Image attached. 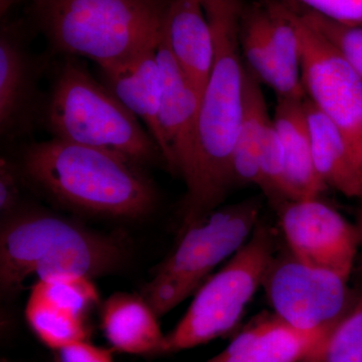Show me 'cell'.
Returning <instances> with one entry per match:
<instances>
[{
  "mask_svg": "<svg viewBox=\"0 0 362 362\" xmlns=\"http://www.w3.org/2000/svg\"><path fill=\"white\" fill-rule=\"evenodd\" d=\"M214 40V61L197 127L194 166L185 181L180 233L220 207L235 185L233 156L243 111L240 51L244 0H202Z\"/></svg>",
  "mask_w": 362,
  "mask_h": 362,
  "instance_id": "6da1fadb",
  "label": "cell"
},
{
  "mask_svg": "<svg viewBox=\"0 0 362 362\" xmlns=\"http://www.w3.org/2000/svg\"><path fill=\"white\" fill-rule=\"evenodd\" d=\"M23 168L52 199L85 213L139 218L156 206L140 166L105 150L52 137L25 149Z\"/></svg>",
  "mask_w": 362,
  "mask_h": 362,
  "instance_id": "7a4b0ae2",
  "label": "cell"
},
{
  "mask_svg": "<svg viewBox=\"0 0 362 362\" xmlns=\"http://www.w3.org/2000/svg\"><path fill=\"white\" fill-rule=\"evenodd\" d=\"M124 258L125 249L116 238L54 214H13L0 233V287L11 294L33 276L92 279L115 271Z\"/></svg>",
  "mask_w": 362,
  "mask_h": 362,
  "instance_id": "3957f363",
  "label": "cell"
},
{
  "mask_svg": "<svg viewBox=\"0 0 362 362\" xmlns=\"http://www.w3.org/2000/svg\"><path fill=\"white\" fill-rule=\"evenodd\" d=\"M168 2L33 0V13L52 51L102 68L157 44Z\"/></svg>",
  "mask_w": 362,
  "mask_h": 362,
  "instance_id": "277c9868",
  "label": "cell"
},
{
  "mask_svg": "<svg viewBox=\"0 0 362 362\" xmlns=\"http://www.w3.org/2000/svg\"><path fill=\"white\" fill-rule=\"evenodd\" d=\"M52 137L105 150L137 165L163 160L139 119L76 58H66L42 112Z\"/></svg>",
  "mask_w": 362,
  "mask_h": 362,
  "instance_id": "5b68a950",
  "label": "cell"
},
{
  "mask_svg": "<svg viewBox=\"0 0 362 362\" xmlns=\"http://www.w3.org/2000/svg\"><path fill=\"white\" fill-rule=\"evenodd\" d=\"M258 197L218 207L182 233L141 296L158 317L175 309L204 284L216 266L246 244L259 221Z\"/></svg>",
  "mask_w": 362,
  "mask_h": 362,
  "instance_id": "8992f818",
  "label": "cell"
},
{
  "mask_svg": "<svg viewBox=\"0 0 362 362\" xmlns=\"http://www.w3.org/2000/svg\"><path fill=\"white\" fill-rule=\"evenodd\" d=\"M275 254L274 233L259 221L246 244L195 292L185 315L165 335L163 352L194 349L233 330L263 285Z\"/></svg>",
  "mask_w": 362,
  "mask_h": 362,
  "instance_id": "52a82bcc",
  "label": "cell"
},
{
  "mask_svg": "<svg viewBox=\"0 0 362 362\" xmlns=\"http://www.w3.org/2000/svg\"><path fill=\"white\" fill-rule=\"evenodd\" d=\"M284 1L299 40L306 98L342 133L362 170V80L296 7Z\"/></svg>",
  "mask_w": 362,
  "mask_h": 362,
  "instance_id": "ba28073f",
  "label": "cell"
},
{
  "mask_svg": "<svg viewBox=\"0 0 362 362\" xmlns=\"http://www.w3.org/2000/svg\"><path fill=\"white\" fill-rule=\"evenodd\" d=\"M349 279L309 265L291 252L275 254L262 287L274 315L300 330L331 328L354 302Z\"/></svg>",
  "mask_w": 362,
  "mask_h": 362,
  "instance_id": "9c48e42d",
  "label": "cell"
},
{
  "mask_svg": "<svg viewBox=\"0 0 362 362\" xmlns=\"http://www.w3.org/2000/svg\"><path fill=\"white\" fill-rule=\"evenodd\" d=\"M279 220L296 258L350 278L361 235L337 209L319 199L286 202L279 206Z\"/></svg>",
  "mask_w": 362,
  "mask_h": 362,
  "instance_id": "30bf717a",
  "label": "cell"
},
{
  "mask_svg": "<svg viewBox=\"0 0 362 362\" xmlns=\"http://www.w3.org/2000/svg\"><path fill=\"white\" fill-rule=\"evenodd\" d=\"M98 302L90 278L66 274L40 279L30 290L26 320L47 346L59 350L87 340L86 315Z\"/></svg>",
  "mask_w": 362,
  "mask_h": 362,
  "instance_id": "8fae6325",
  "label": "cell"
},
{
  "mask_svg": "<svg viewBox=\"0 0 362 362\" xmlns=\"http://www.w3.org/2000/svg\"><path fill=\"white\" fill-rule=\"evenodd\" d=\"M162 94L159 124L163 139L164 163L187 181L192 173L197 144V119L202 94L187 77L169 51L163 32L157 44Z\"/></svg>",
  "mask_w": 362,
  "mask_h": 362,
  "instance_id": "7c38bea8",
  "label": "cell"
},
{
  "mask_svg": "<svg viewBox=\"0 0 362 362\" xmlns=\"http://www.w3.org/2000/svg\"><path fill=\"white\" fill-rule=\"evenodd\" d=\"M39 65L20 28L4 25L0 33V132L18 137L39 113Z\"/></svg>",
  "mask_w": 362,
  "mask_h": 362,
  "instance_id": "4fadbf2b",
  "label": "cell"
},
{
  "mask_svg": "<svg viewBox=\"0 0 362 362\" xmlns=\"http://www.w3.org/2000/svg\"><path fill=\"white\" fill-rule=\"evenodd\" d=\"M157 44L111 65L102 66L100 70L105 85L128 110L142 121L162 154L163 139L159 124L162 77Z\"/></svg>",
  "mask_w": 362,
  "mask_h": 362,
  "instance_id": "5bb4252c",
  "label": "cell"
},
{
  "mask_svg": "<svg viewBox=\"0 0 362 362\" xmlns=\"http://www.w3.org/2000/svg\"><path fill=\"white\" fill-rule=\"evenodd\" d=\"M331 329L300 330L276 315L263 317L206 362H301Z\"/></svg>",
  "mask_w": 362,
  "mask_h": 362,
  "instance_id": "9a60e30c",
  "label": "cell"
},
{
  "mask_svg": "<svg viewBox=\"0 0 362 362\" xmlns=\"http://www.w3.org/2000/svg\"><path fill=\"white\" fill-rule=\"evenodd\" d=\"M162 32L176 63L202 96L213 66L214 40L202 0H168Z\"/></svg>",
  "mask_w": 362,
  "mask_h": 362,
  "instance_id": "2e32d148",
  "label": "cell"
},
{
  "mask_svg": "<svg viewBox=\"0 0 362 362\" xmlns=\"http://www.w3.org/2000/svg\"><path fill=\"white\" fill-rule=\"evenodd\" d=\"M304 101L278 98L273 119L284 150L287 202L319 199L327 187L314 163Z\"/></svg>",
  "mask_w": 362,
  "mask_h": 362,
  "instance_id": "e0dca14e",
  "label": "cell"
},
{
  "mask_svg": "<svg viewBox=\"0 0 362 362\" xmlns=\"http://www.w3.org/2000/svg\"><path fill=\"white\" fill-rule=\"evenodd\" d=\"M305 113L317 173L326 187L362 201V170L334 123L305 98Z\"/></svg>",
  "mask_w": 362,
  "mask_h": 362,
  "instance_id": "ac0fdd59",
  "label": "cell"
},
{
  "mask_svg": "<svg viewBox=\"0 0 362 362\" xmlns=\"http://www.w3.org/2000/svg\"><path fill=\"white\" fill-rule=\"evenodd\" d=\"M158 316L140 295L117 292L102 305V328L112 346L129 354L163 352Z\"/></svg>",
  "mask_w": 362,
  "mask_h": 362,
  "instance_id": "d6986e66",
  "label": "cell"
},
{
  "mask_svg": "<svg viewBox=\"0 0 362 362\" xmlns=\"http://www.w3.org/2000/svg\"><path fill=\"white\" fill-rule=\"evenodd\" d=\"M240 51L245 65L252 73L274 90L278 98L305 99L302 81L286 74L274 52L267 32L263 2L245 4L240 21Z\"/></svg>",
  "mask_w": 362,
  "mask_h": 362,
  "instance_id": "ffe728a7",
  "label": "cell"
},
{
  "mask_svg": "<svg viewBox=\"0 0 362 362\" xmlns=\"http://www.w3.org/2000/svg\"><path fill=\"white\" fill-rule=\"evenodd\" d=\"M262 83L245 65L243 111L233 156L235 185H259V150L272 120Z\"/></svg>",
  "mask_w": 362,
  "mask_h": 362,
  "instance_id": "44dd1931",
  "label": "cell"
},
{
  "mask_svg": "<svg viewBox=\"0 0 362 362\" xmlns=\"http://www.w3.org/2000/svg\"><path fill=\"white\" fill-rule=\"evenodd\" d=\"M301 362H362V289L323 341Z\"/></svg>",
  "mask_w": 362,
  "mask_h": 362,
  "instance_id": "7402d4cb",
  "label": "cell"
},
{
  "mask_svg": "<svg viewBox=\"0 0 362 362\" xmlns=\"http://www.w3.org/2000/svg\"><path fill=\"white\" fill-rule=\"evenodd\" d=\"M259 187L278 206L287 202L285 194V160L282 142L273 119L267 126L259 150Z\"/></svg>",
  "mask_w": 362,
  "mask_h": 362,
  "instance_id": "603a6c76",
  "label": "cell"
},
{
  "mask_svg": "<svg viewBox=\"0 0 362 362\" xmlns=\"http://www.w3.org/2000/svg\"><path fill=\"white\" fill-rule=\"evenodd\" d=\"M292 4L303 20L335 47L362 80V28L340 25Z\"/></svg>",
  "mask_w": 362,
  "mask_h": 362,
  "instance_id": "cb8c5ba5",
  "label": "cell"
},
{
  "mask_svg": "<svg viewBox=\"0 0 362 362\" xmlns=\"http://www.w3.org/2000/svg\"><path fill=\"white\" fill-rule=\"evenodd\" d=\"M340 25L362 28V0H287Z\"/></svg>",
  "mask_w": 362,
  "mask_h": 362,
  "instance_id": "d4e9b609",
  "label": "cell"
},
{
  "mask_svg": "<svg viewBox=\"0 0 362 362\" xmlns=\"http://www.w3.org/2000/svg\"><path fill=\"white\" fill-rule=\"evenodd\" d=\"M21 197V178L16 164L6 156L0 161V211L2 216H13Z\"/></svg>",
  "mask_w": 362,
  "mask_h": 362,
  "instance_id": "484cf974",
  "label": "cell"
},
{
  "mask_svg": "<svg viewBox=\"0 0 362 362\" xmlns=\"http://www.w3.org/2000/svg\"><path fill=\"white\" fill-rule=\"evenodd\" d=\"M59 362H114L111 352L87 340L73 343L58 350Z\"/></svg>",
  "mask_w": 362,
  "mask_h": 362,
  "instance_id": "4316f807",
  "label": "cell"
},
{
  "mask_svg": "<svg viewBox=\"0 0 362 362\" xmlns=\"http://www.w3.org/2000/svg\"><path fill=\"white\" fill-rule=\"evenodd\" d=\"M18 1L20 0H0V13H1V16H4L11 8V6Z\"/></svg>",
  "mask_w": 362,
  "mask_h": 362,
  "instance_id": "83f0119b",
  "label": "cell"
},
{
  "mask_svg": "<svg viewBox=\"0 0 362 362\" xmlns=\"http://www.w3.org/2000/svg\"><path fill=\"white\" fill-rule=\"evenodd\" d=\"M359 233H361V240H362V209L361 211V216H359V226H358Z\"/></svg>",
  "mask_w": 362,
  "mask_h": 362,
  "instance_id": "f1b7e54d",
  "label": "cell"
},
{
  "mask_svg": "<svg viewBox=\"0 0 362 362\" xmlns=\"http://www.w3.org/2000/svg\"><path fill=\"white\" fill-rule=\"evenodd\" d=\"M163 1H168V0H163Z\"/></svg>",
  "mask_w": 362,
  "mask_h": 362,
  "instance_id": "f546056e",
  "label": "cell"
}]
</instances>
